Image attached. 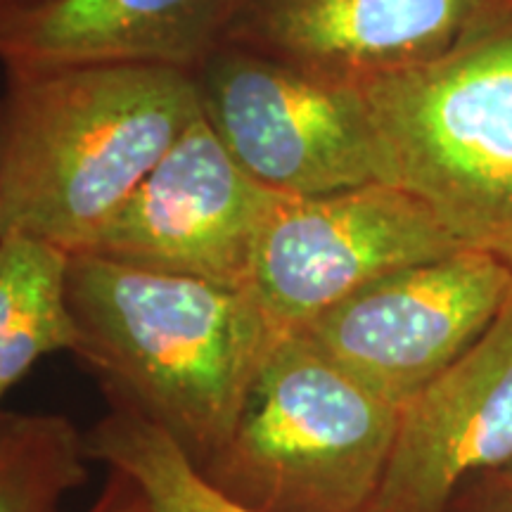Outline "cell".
Masks as SVG:
<instances>
[{
	"label": "cell",
	"mask_w": 512,
	"mask_h": 512,
	"mask_svg": "<svg viewBox=\"0 0 512 512\" xmlns=\"http://www.w3.org/2000/svg\"><path fill=\"white\" fill-rule=\"evenodd\" d=\"M76 356L114 408L169 434L197 467L233 434L280 335L247 287L69 254Z\"/></svg>",
	"instance_id": "cell-1"
},
{
	"label": "cell",
	"mask_w": 512,
	"mask_h": 512,
	"mask_svg": "<svg viewBox=\"0 0 512 512\" xmlns=\"http://www.w3.org/2000/svg\"><path fill=\"white\" fill-rule=\"evenodd\" d=\"M200 114L185 69L93 64L8 74L3 235L83 252Z\"/></svg>",
	"instance_id": "cell-2"
},
{
	"label": "cell",
	"mask_w": 512,
	"mask_h": 512,
	"mask_svg": "<svg viewBox=\"0 0 512 512\" xmlns=\"http://www.w3.org/2000/svg\"><path fill=\"white\" fill-rule=\"evenodd\" d=\"M399 413L302 332H285L233 434L200 472L256 512H370Z\"/></svg>",
	"instance_id": "cell-3"
},
{
	"label": "cell",
	"mask_w": 512,
	"mask_h": 512,
	"mask_svg": "<svg viewBox=\"0 0 512 512\" xmlns=\"http://www.w3.org/2000/svg\"><path fill=\"white\" fill-rule=\"evenodd\" d=\"M384 183L413 192L467 249L512 268V36L358 83Z\"/></svg>",
	"instance_id": "cell-4"
},
{
	"label": "cell",
	"mask_w": 512,
	"mask_h": 512,
	"mask_svg": "<svg viewBox=\"0 0 512 512\" xmlns=\"http://www.w3.org/2000/svg\"><path fill=\"white\" fill-rule=\"evenodd\" d=\"M200 112L228 155L285 195L384 183L382 155L356 86L219 43L195 72Z\"/></svg>",
	"instance_id": "cell-5"
},
{
	"label": "cell",
	"mask_w": 512,
	"mask_h": 512,
	"mask_svg": "<svg viewBox=\"0 0 512 512\" xmlns=\"http://www.w3.org/2000/svg\"><path fill=\"white\" fill-rule=\"evenodd\" d=\"M458 249L439 216L394 183L285 195L256 245L247 290L285 335L384 275Z\"/></svg>",
	"instance_id": "cell-6"
},
{
	"label": "cell",
	"mask_w": 512,
	"mask_h": 512,
	"mask_svg": "<svg viewBox=\"0 0 512 512\" xmlns=\"http://www.w3.org/2000/svg\"><path fill=\"white\" fill-rule=\"evenodd\" d=\"M510 294L512 268L463 247L384 275L297 332L401 406L484 335Z\"/></svg>",
	"instance_id": "cell-7"
},
{
	"label": "cell",
	"mask_w": 512,
	"mask_h": 512,
	"mask_svg": "<svg viewBox=\"0 0 512 512\" xmlns=\"http://www.w3.org/2000/svg\"><path fill=\"white\" fill-rule=\"evenodd\" d=\"M283 197L249 176L200 114L83 252L247 287Z\"/></svg>",
	"instance_id": "cell-8"
},
{
	"label": "cell",
	"mask_w": 512,
	"mask_h": 512,
	"mask_svg": "<svg viewBox=\"0 0 512 512\" xmlns=\"http://www.w3.org/2000/svg\"><path fill=\"white\" fill-rule=\"evenodd\" d=\"M512 465V294L482 337L401 403L370 512H446L460 484Z\"/></svg>",
	"instance_id": "cell-9"
},
{
	"label": "cell",
	"mask_w": 512,
	"mask_h": 512,
	"mask_svg": "<svg viewBox=\"0 0 512 512\" xmlns=\"http://www.w3.org/2000/svg\"><path fill=\"white\" fill-rule=\"evenodd\" d=\"M477 0H242L221 43L358 83L446 53Z\"/></svg>",
	"instance_id": "cell-10"
},
{
	"label": "cell",
	"mask_w": 512,
	"mask_h": 512,
	"mask_svg": "<svg viewBox=\"0 0 512 512\" xmlns=\"http://www.w3.org/2000/svg\"><path fill=\"white\" fill-rule=\"evenodd\" d=\"M242 0H29L0 5L5 74L93 64L195 72Z\"/></svg>",
	"instance_id": "cell-11"
},
{
	"label": "cell",
	"mask_w": 512,
	"mask_h": 512,
	"mask_svg": "<svg viewBox=\"0 0 512 512\" xmlns=\"http://www.w3.org/2000/svg\"><path fill=\"white\" fill-rule=\"evenodd\" d=\"M67 264L69 254L50 242L24 233L0 238V403L43 356L76 351Z\"/></svg>",
	"instance_id": "cell-12"
},
{
	"label": "cell",
	"mask_w": 512,
	"mask_h": 512,
	"mask_svg": "<svg viewBox=\"0 0 512 512\" xmlns=\"http://www.w3.org/2000/svg\"><path fill=\"white\" fill-rule=\"evenodd\" d=\"M86 451L136 486L150 512H256L221 494L181 444L126 408L112 406L88 432Z\"/></svg>",
	"instance_id": "cell-13"
},
{
	"label": "cell",
	"mask_w": 512,
	"mask_h": 512,
	"mask_svg": "<svg viewBox=\"0 0 512 512\" xmlns=\"http://www.w3.org/2000/svg\"><path fill=\"white\" fill-rule=\"evenodd\" d=\"M86 437L53 413L0 418V512H60L86 482Z\"/></svg>",
	"instance_id": "cell-14"
},
{
	"label": "cell",
	"mask_w": 512,
	"mask_h": 512,
	"mask_svg": "<svg viewBox=\"0 0 512 512\" xmlns=\"http://www.w3.org/2000/svg\"><path fill=\"white\" fill-rule=\"evenodd\" d=\"M86 512H150L145 498L124 475L110 470L105 489Z\"/></svg>",
	"instance_id": "cell-15"
},
{
	"label": "cell",
	"mask_w": 512,
	"mask_h": 512,
	"mask_svg": "<svg viewBox=\"0 0 512 512\" xmlns=\"http://www.w3.org/2000/svg\"><path fill=\"white\" fill-rule=\"evenodd\" d=\"M498 486H501L503 498H512V465L505 467V470L498 472Z\"/></svg>",
	"instance_id": "cell-16"
},
{
	"label": "cell",
	"mask_w": 512,
	"mask_h": 512,
	"mask_svg": "<svg viewBox=\"0 0 512 512\" xmlns=\"http://www.w3.org/2000/svg\"><path fill=\"white\" fill-rule=\"evenodd\" d=\"M498 512H512V498H503V508Z\"/></svg>",
	"instance_id": "cell-17"
},
{
	"label": "cell",
	"mask_w": 512,
	"mask_h": 512,
	"mask_svg": "<svg viewBox=\"0 0 512 512\" xmlns=\"http://www.w3.org/2000/svg\"><path fill=\"white\" fill-rule=\"evenodd\" d=\"M17 3H29V0H0V5H17Z\"/></svg>",
	"instance_id": "cell-18"
},
{
	"label": "cell",
	"mask_w": 512,
	"mask_h": 512,
	"mask_svg": "<svg viewBox=\"0 0 512 512\" xmlns=\"http://www.w3.org/2000/svg\"><path fill=\"white\" fill-rule=\"evenodd\" d=\"M0 238H3V200H0Z\"/></svg>",
	"instance_id": "cell-19"
}]
</instances>
